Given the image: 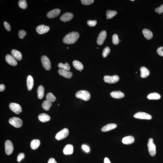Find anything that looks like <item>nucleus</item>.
Here are the masks:
<instances>
[{
  "mask_svg": "<svg viewBox=\"0 0 163 163\" xmlns=\"http://www.w3.org/2000/svg\"><path fill=\"white\" fill-rule=\"evenodd\" d=\"M79 37V34L78 32H72L66 35L64 37L62 41L65 44H72L75 43Z\"/></svg>",
  "mask_w": 163,
  "mask_h": 163,
  "instance_id": "obj_1",
  "label": "nucleus"
},
{
  "mask_svg": "<svg viewBox=\"0 0 163 163\" xmlns=\"http://www.w3.org/2000/svg\"><path fill=\"white\" fill-rule=\"evenodd\" d=\"M76 96L77 98L85 101H88L91 97L90 94L88 91L86 90H80L76 92Z\"/></svg>",
  "mask_w": 163,
  "mask_h": 163,
  "instance_id": "obj_2",
  "label": "nucleus"
},
{
  "mask_svg": "<svg viewBox=\"0 0 163 163\" xmlns=\"http://www.w3.org/2000/svg\"><path fill=\"white\" fill-rule=\"evenodd\" d=\"M8 122L10 124L16 128H20L22 126V121L19 118H12L9 119Z\"/></svg>",
  "mask_w": 163,
  "mask_h": 163,
  "instance_id": "obj_3",
  "label": "nucleus"
},
{
  "mask_svg": "<svg viewBox=\"0 0 163 163\" xmlns=\"http://www.w3.org/2000/svg\"><path fill=\"white\" fill-rule=\"evenodd\" d=\"M148 146L150 154L151 156H155L156 153V146L154 143L152 138H150L148 140Z\"/></svg>",
  "mask_w": 163,
  "mask_h": 163,
  "instance_id": "obj_4",
  "label": "nucleus"
},
{
  "mask_svg": "<svg viewBox=\"0 0 163 163\" xmlns=\"http://www.w3.org/2000/svg\"><path fill=\"white\" fill-rule=\"evenodd\" d=\"M69 130L66 128H65L56 134L55 138L58 140H62L65 139L69 135Z\"/></svg>",
  "mask_w": 163,
  "mask_h": 163,
  "instance_id": "obj_5",
  "label": "nucleus"
},
{
  "mask_svg": "<svg viewBox=\"0 0 163 163\" xmlns=\"http://www.w3.org/2000/svg\"><path fill=\"white\" fill-rule=\"evenodd\" d=\"M41 60L44 68L46 70H50L51 68V62L48 58L46 56L42 57Z\"/></svg>",
  "mask_w": 163,
  "mask_h": 163,
  "instance_id": "obj_6",
  "label": "nucleus"
},
{
  "mask_svg": "<svg viewBox=\"0 0 163 163\" xmlns=\"http://www.w3.org/2000/svg\"><path fill=\"white\" fill-rule=\"evenodd\" d=\"M5 150L6 154L10 155L12 154L14 151V145L11 141L7 140L5 144Z\"/></svg>",
  "mask_w": 163,
  "mask_h": 163,
  "instance_id": "obj_7",
  "label": "nucleus"
},
{
  "mask_svg": "<svg viewBox=\"0 0 163 163\" xmlns=\"http://www.w3.org/2000/svg\"><path fill=\"white\" fill-rule=\"evenodd\" d=\"M104 80L106 82L108 83L109 84H113L118 82L119 78L117 75H114L112 76H106L104 77Z\"/></svg>",
  "mask_w": 163,
  "mask_h": 163,
  "instance_id": "obj_8",
  "label": "nucleus"
},
{
  "mask_svg": "<svg viewBox=\"0 0 163 163\" xmlns=\"http://www.w3.org/2000/svg\"><path fill=\"white\" fill-rule=\"evenodd\" d=\"M10 110L16 114H19L22 111L21 106L19 104L14 103H11L9 104Z\"/></svg>",
  "mask_w": 163,
  "mask_h": 163,
  "instance_id": "obj_9",
  "label": "nucleus"
},
{
  "mask_svg": "<svg viewBox=\"0 0 163 163\" xmlns=\"http://www.w3.org/2000/svg\"><path fill=\"white\" fill-rule=\"evenodd\" d=\"M134 116L135 118L139 119L150 120L152 118V117L150 115L142 112H138L135 114Z\"/></svg>",
  "mask_w": 163,
  "mask_h": 163,
  "instance_id": "obj_10",
  "label": "nucleus"
},
{
  "mask_svg": "<svg viewBox=\"0 0 163 163\" xmlns=\"http://www.w3.org/2000/svg\"><path fill=\"white\" fill-rule=\"evenodd\" d=\"M107 33L105 30H103L99 34L98 37L97 43V44L100 46H101L104 43L105 40L106 38Z\"/></svg>",
  "mask_w": 163,
  "mask_h": 163,
  "instance_id": "obj_11",
  "label": "nucleus"
},
{
  "mask_svg": "<svg viewBox=\"0 0 163 163\" xmlns=\"http://www.w3.org/2000/svg\"><path fill=\"white\" fill-rule=\"evenodd\" d=\"M50 30L49 26L44 25H39L36 28V31L39 34H43L47 33Z\"/></svg>",
  "mask_w": 163,
  "mask_h": 163,
  "instance_id": "obj_12",
  "label": "nucleus"
},
{
  "mask_svg": "<svg viewBox=\"0 0 163 163\" xmlns=\"http://www.w3.org/2000/svg\"><path fill=\"white\" fill-rule=\"evenodd\" d=\"M60 10L58 8L54 9L49 12L47 14V17L50 18H53L57 17L60 12Z\"/></svg>",
  "mask_w": 163,
  "mask_h": 163,
  "instance_id": "obj_13",
  "label": "nucleus"
},
{
  "mask_svg": "<svg viewBox=\"0 0 163 163\" xmlns=\"http://www.w3.org/2000/svg\"><path fill=\"white\" fill-rule=\"evenodd\" d=\"M74 15L70 12H66L61 16L60 19L61 21L66 22L69 21L73 18Z\"/></svg>",
  "mask_w": 163,
  "mask_h": 163,
  "instance_id": "obj_14",
  "label": "nucleus"
},
{
  "mask_svg": "<svg viewBox=\"0 0 163 163\" xmlns=\"http://www.w3.org/2000/svg\"><path fill=\"white\" fill-rule=\"evenodd\" d=\"M6 60L9 64L12 66H16L17 65V61L14 57V56L10 54H7L5 58Z\"/></svg>",
  "mask_w": 163,
  "mask_h": 163,
  "instance_id": "obj_15",
  "label": "nucleus"
},
{
  "mask_svg": "<svg viewBox=\"0 0 163 163\" xmlns=\"http://www.w3.org/2000/svg\"><path fill=\"white\" fill-rule=\"evenodd\" d=\"M58 72L60 75L68 78H71L72 75V72L62 69H59L58 70Z\"/></svg>",
  "mask_w": 163,
  "mask_h": 163,
  "instance_id": "obj_16",
  "label": "nucleus"
},
{
  "mask_svg": "<svg viewBox=\"0 0 163 163\" xmlns=\"http://www.w3.org/2000/svg\"><path fill=\"white\" fill-rule=\"evenodd\" d=\"M74 146L72 145H67L64 149V154L66 155L72 154L74 152Z\"/></svg>",
  "mask_w": 163,
  "mask_h": 163,
  "instance_id": "obj_17",
  "label": "nucleus"
},
{
  "mask_svg": "<svg viewBox=\"0 0 163 163\" xmlns=\"http://www.w3.org/2000/svg\"><path fill=\"white\" fill-rule=\"evenodd\" d=\"M117 127V125L116 124H109L103 126L101 130L102 132H108L116 128Z\"/></svg>",
  "mask_w": 163,
  "mask_h": 163,
  "instance_id": "obj_18",
  "label": "nucleus"
},
{
  "mask_svg": "<svg viewBox=\"0 0 163 163\" xmlns=\"http://www.w3.org/2000/svg\"><path fill=\"white\" fill-rule=\"evenodd\" d=\"M134 138L133 136H129L125 137L122 140V142L125 144H130L134 142Z\"/></svg>",
  "mask_w": 163,
  "mask_h": 163,
  "instance_id": "obj_19",
  "label": "nucleus"
},
{
  "mask_svg": "<svg viewBox=\"0 0 163 163\" xmlns=\"http://www.w3.org/2000/svg\"><path fill=\"white\" fill-rule=\"evenodd\" d=\"M110 95L113 98L120 99L124 96V94L120 91H114L110 93Z\"/></svg>",
  "mask_w": 163,
  "mask_h": 163,
  "instance_id": "obj_20",
  "label": "nucleus"
},
{
  "mask_svg": "<svg viewBox=\"0 0 163 163\" xmlns=\"http://www.w3.org/2000/svg\"><path fill=\"white\" fill-rule=\"evenodd\" d=\"M27 85L28 90L30 91L32 88L34 86V80L32 77L30 75H29L27 77Z\"/></svg>",
  "mask_w": 163,
  "mask_h": 163,
  "instance_id": "obj_21",
  "label": "nucleus"
},
{
  "mask_svg": "<svg viewBox=\"0 0 163 163\" xmlns=\"http://www.w3.org/2000/svg\"><path fill=\"white\" fill-rule=\"evenodd\" d=\"M11 53L14 58L18 60H21L22 58V55L21 52L15 49H13L11 51Z\"/></svg>",
  "mask_w": 163,
  "mask_h": 163,
  "instance_id": "obj_22",
  "label": "nucleus"
},
{
  "mask_svg": "<svg viewBox=\"0 0 163 163\" xmlns=\"http://www.w3.org/2000/svg\"><path fill=\"white\" fill-rule=\"evenodd\" d=\"M38 118L39 120L42 122L49 121L50 119V116L45 113H42L39 115Z\"/></svg>",
  "mask_w": 163,
  "mask_h": 163,
  "instance_id": "obj_23",
  "label": "nucleus"
},
{
  "mask_svg": "<svg viewBox=\"0 0 163 163\" xmlns=\"http://www.w3.org/2000/svg\"><path fill=\"white\" fill-rule=\"evenodd\" d=\"M38 97L40 99H42L44 95V89L42 86H39L37 88Z\"/></svg>",
  "mask_w": 163,
  "mask_h": 163,
  "instance_id": "obj_24",
  "label": "nucleus"
},
{
  "mask_svg": "<svg viewBox=\"0 0 163 163\" xmlns=\"http://www.w3.org/2000/svg\"><path fill=\"white\" fill-rule=\"evenodd\" d=\"M142 33L144 36L148 40H150L152 38L153 34L150 30L147 29H144L142 30Z\"/></svg>",
  "mask_w": 163,
  "mask_h": 163,
  "instance_id": "obj_25",
  "label": "nucleus"
},
{
  "mask_svg": "<svg viewBox=\"0 0 163 163\" xmlns=\"http://www.w3.org/2000/svg\"><path fill=\"white\" fill-rule=\"evenodd\" d=\"M140 76L142 78H146L150 74V71L147 68L145 67H142L140 68Z\"/></svg>",
  "mask_w": 163,
  "mask_h": 163,
  "instance_id": "obj_26",
  "label": "nucleus"
},
{
  "mask_svg": "<svg viewBox=\"0 0 163 163\" xmlns=\"http://www.w3.org/2000/svg\"><path fill=\"white\" fill-rule=\"evenodd\" d=\"M72 64L74 68L78 70H82L84 69V66L79 61L75 60L72 62Z\"/></svg>",
  "mask_w": 163,
  "mask_h": 163,
  "instance_id": "obj_27",
  "label": "nucleus"
},
{
  "mask_svg": "<svg viewBox=\"0 0 163 163\" xmlns=\"http://www.w3.org/2000/svg\"><path fill=\"white\" fill-rule=\"evenodd\" d=\"M40 145V141L38 139H34L30 142V147L33 150L37 149Z\"/></svg>",
  "mask_w": 163,
  "mask_h": 163,
  "instance_id": "obj_28",
  "label": "nucleus"
},
{
  "mask_svg": "<svg viewBox=\"0 0 163 163\" xmlns=\"http://www.w3.org/2000/svg\"><path fill=\"white\" fill-rule=\"evenodd\" d=\"M52 103L51 102L47 100H44L42 104V107L45 110L48 111L50 110V107L52 106Z\"/></svg>",
  "mask_w": 163,
  "mask_h": 163,
  "instance_id": "obj_29",
  "label": "nucleus"
},
{
  "mask_svg": "<svg viewBox=\"0 0 163 163\" xmlns=\"http://www.w3.org/2000/svg\"><path fill=\"white\" fill-rule=\"evenodd\" d=\"M161 96L157 93L154 92L148 94L147 98L150 100H157L160 98Z\"/></svg>",
  "mask_w": 163,
  "mask_h": 163,
  "instance_id": "obj_30",
  "label": "nucleus"
},
{
  "mask_svg": "<svg viewBox=\"0 0 163 163\" xmlns=\"http://www.w3.org/2000/svg\"><path fill=\"white\" fill-rule=\"evenodd\" d=\"M117 12L115 11H112L108 10L106 12V15L107 17V19H111L117 14Z\"/></svg>",
  "mask_w": 163,
  "mask_h": 163,
  "instance_id": "obj_31",
  "label": "nucleus"
},
{
  "mask_svg": "<svg viewBox=\"0 0 163 163\" xmlns=\"http://www.w3.org/2000/svg\"><path fill=\"white\" fill-rule=\"evenodd\" d=\"M58 66L59 68L67 71L70 70V66L68 62H66L65 64L60 62L58 64Z\"/></svg>",
  "mask_w": 163,
  "mask_h": 163,
  "instance_id": "obj_32",
  "label": "nucleus"
},
{
  "mask_svg": "<svg viewBox=\"0 0 163 163\" xmlns=\"http://www.w3.org/2000/svg\"><path fill=\"white\" fill-rule=\"evenodd\" d=\"M46 100L51 102H54L56 100V97L52 93H48L46 96Z\"/></svg>",
  "mask_w": 163,
  "mask_h": 163,
  "instance_id": "obj_33",
  "label": "nucleus"
},
{
  "mask_svg": "<svg viewBox=\"0 0 163 163\" xmlns=\"http://www.w3.org/2000/svg\"><path fill=\"white\" fill-rule=\"evenodd\" d=\"M18 5L20 8L23 9H26L27 7V4L26 0H20L18 1Z\"/></svg>",
  "mask_w": 163,
  "mask_h": 163,
  "instance_id": "obj_34",
  "label": "nucleus"
},
{
  "mask_svg": "<svg viewBox=\"0 0 163 163\" xmlns=\"http://www.w3.org/2000/svg\"><path fill=\"white\" fill-rule=\"evenodd\" d=\"M110 49L108 46L106 47L103 49L102 52V56L103 58H106V57L110 53Z\"/></svg>",
  "mask_w": 163,
  "mask_h": 163,
  "instance_id": "obj_35",
  "label": "nucleus"
},
{
  "mask_svg": "<svg viewBox=\"0 0 163 163\" xmlns=\"http://www.w3.org/2000/svg\"><path fill=\"white\" fill-rule=\"evenodd\" d=\"M112 42L114 44L117 45L118 44L119 42V40L118 36L117 34H114L112 37Z\"/></svg>",
  "mask_w": 163,
  "mask_h": 163,
  "instance_id": "obj_36",
  "label": "nucleus"
},
{
  "mask_svg": "<svg viewBox=\"0 0 163 163\" xmlns=\"http://www.w3.org/2000/svg\"><path fill=\"white\" fill-rule=\"evenodd\" d=\"M94 0H81V2L84 5H90L94 3Z\"/></svg>",
  "mask_w": 163,
  "mask_h": 163,
  "instance_id": "obj_37",
  "label": "nucleus"
},
{
  "mask_svg": "<svg viewBox=\"0 0 163 163\" xmlns=\"http://www.w3.org/2000/svg\"><path fill=\"white\" fill-rule=\"evenodd\" d=\"M26 34V32L24 30H20L18 32V37L20 39H23Z\"/></svg>",
  "mask_w": 163,
  "mask_h": 163,
  "instance_id": "obj_38",
  "label": "nucleus"
},
{
  "mask_svg": "<svg viewBox=\"0 0 163 163\" xmlns=\"http://www.w3.org/2000/svg\"><path fill=\"white\" fill-rule=\"evenodd\" d=\"M97 23V21L96 20H88L87 22V24L90 27L94 26L96 25Z\"/></svg>",
  "mask_w": 163,
  "mask_h": 163,
  "instance_id": "obj_39",
  "label": "nucleus"
},
{
  "mask_svg": "<svg viewBox=\"0 0 163 163\" xmlns=\"http://www.w3.org/2000/svg\"><path fill=\"white\" fill-rule=\"evenodd\" d=\"M155 12H158L159 14H161L163 12V4L161 5L160 7L155 8Z\"/></svg>",
  "mask_w": 163,
  "mask_h": 163,
  "instance_id": "obj_40",
  "label": "nucleus"
},
{
  "mask_svg": "<svg viewBox=\"0 0 163 163\" xmlns=\"http://www.w3.org/2000/svg\"><path fill=\"white\" fill-rule=\"evenodd\" d=\"M4 27L6 30L8 31H10L11 30V26L9 23L7 22H4Z\"/></svg>",
  "mask_w": 163,
  "mask_h": 163,
  "instance_id": "obj_41",
  "label": "nucleus"
},
{
  "mask_svg": "<svg viewBox=\"0 0 163 163\" xmlns=\"http://www.w3.org/2000/svg\"><path fill=\"white\" fill-rule=\"evenodd\" d=\"M24 155L23 153H20L19 154L17 158V161L18 162H20L21 160L24 158Z\"/></svg>",
  "mask_w": 163,
  "mask_h": 163,
  "instance_id": "obj_42",
  "label": "nucleus"
},
{
  "mask_svg": "<svg viewBox=\"0 0 163 163\" xmlns=\"http://www.w3.org/2000/svg\"><path fill=\"white\" fill-rule=\"evenodd\" d=\"M157 53L161 56H163V47H160L157 49Z\"/></svg>",
  "mask_w": 163,
  "mask_h": 163,
  "instance_id": "obj_43",
  "label": "nucleus"
},
{
  "mask_svg": "<svg viewBox=\"0 0 163 163\" xmlns=\"http://www.w3.org/2000/svg\"><path fill=\"white\" fill-rule=\"evenodd\" d=\"M82 148L86 152H88L90 150V148L86 145H83L82 146Z\"/></svg>",
  "mask_w": 163,
  "mask_h": 163,
  "instance_id": "obj_44",
  "label": "nucleus"
},
{
  "mask_svg": "<svg viewBox=\"0 0 163 163\" xmlns=\"http://www.w3.org/2000/svg\"><path fill=\"white\" fill-rule=\"evenodd\" d=\"M48 163H58L55 160L54 158H50L48 161Z\"/></svg>",
  "mask_w": 163,
  "mask_h": 163,
  "instance_id": "obj_45",
  "label": "nucleus"
},
{
  "mask_svg": "<svg viewBox=\"0 0 163 163\" xmlns=\"http://www.w3.org/2000/svg\"><path fill=\"white\" fill-rule=\"evenodd\" d=\"M5 86L4 84H1L0 85V91L3 92L5 90Z\"/></svg>",
  "mask_w": 163,
  "mask_h": 163,
  "instance_id": "obj_46",
  "label": "nucleus"
},
{
  "mask_svg": "<svg viewBox=\"0 0 163 163\" xmlns=\"http://www.w3.org/2000/svg\"><path fill=\"white\" fill-rule=\"evenodd\" d=\"M104 163H111L110 159L108 158H106L104 160Z\"/></svg>",
  "mask_w": 163,
  "mask_h": 163,
  "instance_id": "obj_47",
  "label": "nucleus"
},
{
  "mask_svg": "<svg viewBox=\"0 0 163 163\" xmlns=\"http://www.w3.org/2000/svg\"><path fill=\"white\" fill-rule=\"evenodd\" d=\"M131 1H134V0H131Z\"/></svg>",
  "mask_w": 163,
  "mask_h": 163,
  "instance_id": "obj_48",
  "label": "nucleus"
},
{
  "mask_svg": "<svg viewBox=\"0 0 163 163\" xmlns=\"http://www.w3.org/2000/svg\"><path fill=\"white\" fill-rule=\"evenodd\" d=\"M67 48L68 49V48H68L67 47Z\"/></svg>",
  "mask_w": 163,
  "mask_h": 163,
  "instance_id": "obj_49",
  "label": "nucleus"
},
{
  "mask_svg": "<svg viewBox=\"0 0 163 163\" xmlns=\"http://www.w3.org/2000/svg\"><path fill=\"white\" fill-rule=\"evenodd\" d=\"M97 48L98 49V48Z\"/></svg>",
  "mask_w": 163,
  "mask_h": 163,
  "instance_id": "obj_50",
  "label": "nucleus"
}]
</instances>
